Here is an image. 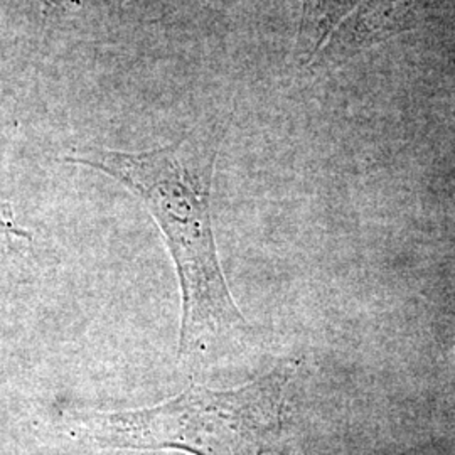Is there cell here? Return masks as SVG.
I'll list each match as a JSON object with an SVG mask.
<instances>
[{"mask_svg": "<svg viewBox=\"0 0 455 455\" xmlns=\"http://www.w3.org/2000/svg\"><path fill=\"white\" fill-rule=\"evenodd\" d=\"M214 156L208 135L189 133L150 152L88 147L66 157V163L97 169L124 184L144 201L161 228L182 292L180 358L204 339L244 325L228 289L212 233Z\"/></svg>", "mask_w": 455, "mask_h": 455, "instance_id": "1", "label": "cell"}, {"mask_svg": "<svg viewBox=\"0 0 455 455\" xmlns=\"http://www.w3.org/2000/svg\"><path fill=\"white\" fill-rule=\"evenodd\" d=\"M295 364L233 390L199 385L157 407L73 415V437L101 449L263 455L282 430L285 387Z\"/></svg>", "mask_w": 455, "mask_h": 455, "instance_id": "2", "label": "cell"}, {"mask_svg": "<svg viewBox=\"0 0 455 455\" xmlns=\"http://www.w3.org/2000/svg\"><path fill=\"white\" fill-rule=\"evenodd\" d=\"M12 238L31 240L33 236L26 229L17 227L12 214L0 203V243H11Z\"/></svg>", "mask_w": 455, "mask_h": 455, "instance_id": "3", "label": "cell"}]
</instances>
